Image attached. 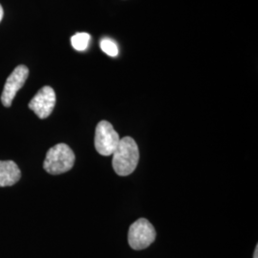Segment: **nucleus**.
Here are the masks:
<instances>
[{
	"instance_id": "f257e3e1",
	"label": "nucleus",
	"mask_w": 258,
	"mask_h": 258,
	"mask_svg": "<svg viewBox=\"0 0 258 258\" xmlns=\"http://www.w3.org/2000/svg\"><path fill=\"white\" fill-rule=\"evenodd\" d=\"M112 155V166L118 175H130L138 166L140 159L138 146L131 137L120 139L118 147Z\"/></svg>"
},
{
	"instance_id": "f03ea898",
	"label": "nucleus",
	"mask_w": 258,
	"mask_h": 258,
	"mask_svg": "<svg viewBox=\"0 0 258 258\" xmlns=\"http://www.w3.org/2000/svg\"><path fill=\"white\" fill-rule=\"evenodd\" d=\"M74 164L73 150L65 144H58L48 150L43 167L48 173L57 175L69 171Z\"/></svg>"
},
{
	"instance_id": "7ed1b4c3",
	"label": "nucleus",
	"mask_w": 258,
	"mask_h": 258,
	"mask_svg": "<svg viewBox=\"0 0 258 258\" xmlns=\"http://www.w3.org/2000/svg\"><path fill=\"white\" fill-rule=\"evenodd\" d=\"M155 229L146 218H140L129 228L128 243L133 249H147L155 241Z\"/></svg>"
},
{
	"instance_id": "20e7f679",
	"label": "nucleus",
	"mask_w": 258,
	"mask_h": 258,
	"mask_svg": "<svg viewBox=\"0 0 258 258\" xmlns=\"http://www.w3.org/2000/svg\"><path fill=\"white\" fill-rule=\"evenodd\" d=\"M120 141L119 134L109 121L102 120L98 123L95 132V148L101 155H112Z\"/></svg>"
},
{
	"instance_id": "39448f33",
	"label": "nucleus",
	"mask_w": 258,
	"mask_h": 258,
	"mask_svg": "<svg viewBox=\"0 0 258 258\" xmlns=\"http://www.w3.org/2000/svg\"><path fill=\"white\" fill-rule=\"evenodd\" d=\"M29 76V69L25 65H19L15 68L6 81L1 95V102L5 107H10L17 93L23 87Z\"/></svg>"
},
{
	"instance_id": "423d86ee",
	"label": "nucleus",
	"mask_w": 258,
	"mask_h": 258,
	"mask_svg": "<svg viewBox=\"0 0 258 258\" xmlns=\"http://www.w3.org/2000/svg\"><path fill=\"white\" fill-rule=\"evenodd\" d=\"M55 93L50 86L42 87L29 102V108L36 113L39 119H46L54 110Z\"/></svg>"
},
{
	"instance_id": "0eeeda50",
	"label": "nucleus",
	"mask_w": 258,
	"mask_h": 258,
	"mask_svg": "<svg viewBox=\"0 0 258 258\" xmlns=\"http://www.w3.org/2000/svg\"><path fill=\"white\" fill-rule=\"evenodd\" d=\"M20 177V169L15 162L0 161V187L11 186L18 183Z\"/></svg>"
},
{
	"instance_id": "6e6552de",
	"label": "nucleus",
	"mask_w": 258,
	"mask_h": 258,
	"mask_svg": "<svg viewBox=\"0 0 258 258\" xmlns=\"http://www.w3.org/2000/svg\"><path fill=\"white\" fill-rule=\"evenodd\" d=\"M91 37L87 33H78L71 37V44L75 50L83 52L85 51L90 43Z\"/></svg>"
},
{
	"instance_id": "1a4fd4ad",
	"label": "nucleus",
	"mask_w": 258,
	"mask_h": 258,
	"mask_svg": "<svg viewBox=\"0 0 258 258\" xmlns=\"http://www.w3.org/2000/svg\"><path fill=\"white\" fill-rule=\"evenodd\" d=\"M100 46L106 55L116 56L119 54V48H118L117 43L114 40H112L111 38H107V37L102 38L100 42Z\"/></svg>"
},
{
	"instance_id": "9d476101",
	"label": "nucleus",
	"mask_w": 258,
	"mask_h": 258,
	"mask_svg": "<svg viewBox=\"0 0 258 258\" xmlns=\"http://www.w3.org/2000/svg\"><path fill=\"white\" fill-rule=\"evenodd\" d=\"M3 15H4L3 8H2V6L0 5V22H1V20H2V19H3Z\"/></svg>"
},
{
	"instance_id": "9b49d317",
	"label": "nucleus",
	"mask_w": 258,
	"mask_h": 258,
	"mask_svg": "<svg viewBox=\"0 0 258 258\" xmlns=\"http://www.w3.org/2000/svg\"><path fill=\"white\" fill-rule=\"evenodd\" d=\"M253 258H258V246H256L255 250H254V254H253Z\"/></svg>"
}]
</instances>
